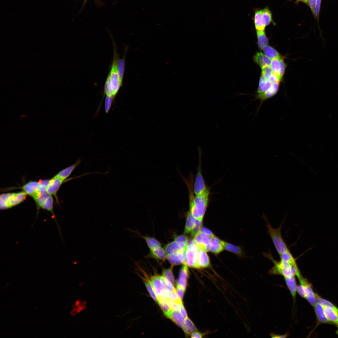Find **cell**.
<instances>
[{
  "label": "cell",
  "mask_w": 338,
  "mask_h": 338,
  "mask_svg": "<svg viewBox=\"0 0 338 338\" xmlns=\"http://www.w3.org/2000/svg\"><path fill=\"white\" fill-rule=\"evenodd\" d=\"M189 191L190 211L192 216L197 220L202 221L207 207L210 194L208 188L203 193L194 195L193 177L184 180Z\"/></svg>",
  "instance_id": "1"
},
{
  "label": "cell",
  "mask_w": 338,
  "mask_h": 338,
  "mask_svg": "<svg viewBox=\"0 0 338 338\" xmlns=\"http://www.w3.org/2000/svg\"><path fill=\"white\" fill-rule=\"evenodd\" d=\"M114 55L112 64L110 72L105 82L104 89L103 100L105 95L115 100L116 96L122 85L123 82L119 78L118 64L119 59L116 46L113 42Z\"/></svg>",
  "instance_id": "2"
},
{
  "label": "cell",
  "mask_w": 338,
  "mask_h": 338,
  "mask_svg": "<svg viewBox=\"0 0 338 338\" xmlns=\"http://www.w3.org/2000/svg\"><path fill=\"white\" fill-rule=\"evenodd\" d=\"M264 255L272 261L274 264L269 271L270 274H279L285 278L291 276H295L300 271L297 265L293 266L289 263L281 260L280 261H276L270 255L267 254Z\"/></svg>",
  "instance_id": "3"
},
{
  "label": "cell",
  "mask_w": 338,
  "mask_h": 338,
  "mask_svg": "<svg viewBox=\"0 0 338 338\" xmlns=\"http://www.w3.org/2000/svg\"><path fill=\"white\" fill-rule=\"evenodd\" d=\"M263 216L267 223L266 227L268 233L279 255L289 250L281 235V229L283 223H281L278 228H274L270 224L266 216L264 215Z\"/></svg>",
  "instance_id": "4"
},
{
  "label": "cell",
  "mask_w": 338,
  "mask_h": 338,
  "mask_svg": "<svg viewBox=\"0 0 338 338\" xmlns=\"http://www.w3.org/2000/svg\"><path fill=\"white\" fill-rule=\"evenodd\" d=\"M199 248L194 239L189 241L184 250L185 261L184 264L197 268L198 249Z\"/></svg>",
  "instance_id": "5"
},
{
  "label": "cell",
  "mask_w": 338,
  "mask_h": 338,
  "mask_svg": "<svg viewBox=\"0 0 338 338\" xmlns=\"http://www.w3.org/2000/svg\"><path fill=\"white\" fill-rule=\"evenodd\" d=\"M201 155H199L198 165L193 184V190L195 195L200 194L209 187L206 185L201 169Z\"/></svg>",
  "instance_id": "6"
},
{
  "label": "cell",
  "mask_w": 338,
  "mask_h": 338,
  "mask_svg": "<svg viewBox=\"0 0 338 338\" xmlns=\"http://www.w3.org/2000/svg\"><path fill=\"white\" fill-rule=\"evenodd\" d=\"M297 276L300 284L304 287L306 295L305 298L311 305L314 306L316 303V294L314 292L310 284L303 278L301 274Z\"/></svg>",
  "instance_id": "7"
},
{
  "label": "cell",
  "mask_w": 338,
  "mask_h": 338,
  "mask_svg": "<svg viewBox=\"0 0 338 338\" xmlns=\"http://www.w3.org/2000/svg\"><path fill=\"white\" fill-rule=\"evenodd\" d=\"M194 236V240L200 248L206 252L210 251L211 236L200 231Z\"/></svg>",
  "instance_id": "8"
},
{
  "label": "cell",
  "mask_w": 338,
  "mask_h": 338,
  "mask_svg": "<svg viewBox=\"0 0 338 338\" xmlns=\"http://www.w3.org/2000/svg\"><path fill=\"white\" fill-rule=\"evenodd\" d=\"M270 67L273 73L282 79L286 68V65L283 58L272 60Z\"/></svg>",
  "instance_id": "9"
},
{
  "label": "cell",
  "mask_w": 338,
  "mask_h": 338,
  "mask_svg": "<svg viewBox=\"0 0 338 338\" xmlns=\"http://www.w3.org/2000/svg\"><path fill=\"white\" fill-rule=\"evenodd\" d=\"M187 244V242H177L175 241L170 242L164 248L166 256L184 250Z\"/></svg>",
  "instance_id": "10"
},
{
  "label": "cell",
  "mask_w": 338,
  "mask_h": 338,
  "mask_svg": "<svg viewBox=\"0 0 338 338\" xmlns=\"http://www.w3.org/2000/svg\"><path fill=\"white\" fill-rule=\"evenodd\" d=\"M39 188V182L35 181H29L22 187L24 192L33 198L40 192Z\"/></svg>",
  "instance_id": "11"
},
{
  "label": "cell",
  "mask_w": 338,
  "mask_h": 338,
  "mask_svg": "<svg viewBox=\"0 0 338 338\" xmlns=\"http://www.w3.org/2000/svg\"><path fill=\"white\" fill-rule=\"evenodd\" d=\"M63 181L62 179L55 176L49 180L46 188L47 192L51 195H53L56 196L57 192Z\"/></svg>",
  "instance_id": "12"
},
{
  "label": "cell",
  "mask_w": 338,
  "mask_h": 338,
  "mask_svg": "<svg viewBox=\"0 0 338 338\" xmlns=\"http://www.w3.org/2000/svg\"><path fill=\"white\" fill-rule=\"evenodd\" d=\"M325 315L330 323L338 324V309L329 306H322Z\"/></svg>",
  "instance_id": "13"
},
{
  "label": "cell",
  "mask_w": 338,
  "mask_h": 338,
  "mask_svg": "<svg viewBox=\"0 0 338 338\" xmlns=\"http://www.w3.org/2000/svg\"><path fill=\"white\" fill-rule=\"evenodd\" d=\"M206 252L202 248L198 249L197 268L207 267L210 265L209 258Z\"/></svg>",
  "instance_id": "14"
},
{
  "label": "cell",
  "mask_w": 338,
  "mask_h": 338,
  "mask_svg": "<svg viewBox=\"0 0 338 338\" xmlns=\"http://www.w3.org/2000/svg\"><path fill=\"white\" fill-rule=\"evenodd\" d=\"M184 250L166 256V259L172 266L184 264L185 261Z\"/></svg>",
  "instance_id": "15"
},
{
  "label": "cell",
  "mask_w": 338,
  "mask_h": 338,
  "mask_svg": "<svg viewBox=\"0 0 338 338\" xmlns=\"http://www.w3.org/2000/svg\"><path fill=\"white\" fill-rule=\"evenodd\" d=\"M150 281L157 298L162 297L164 289L159 279V276L154 275L151 276Z\"/></svg>",
  "instance_id": "16"
},
{
  "label": "cell",
  "mask_w": 338,
  "mask_h": 338,
  "mask_svg": "<svg viewBox=\"0 0 338 338\" xmlns=\"http://www.w3.org/2000/svg\"><path fill=\"white\" fill-rule=\"evenodd\" d=\"M27 195L24 191L13 193L8 203V208H11L22 202L25 199Z\"/></svg>",
  "instance_id": "17"
},
{
  "label": "cell",
  "mask_w": 338,
  "mask_h": 338,
  "mask_svg": "<svg viewBox=\"0 0 338 338\" xmlns=\"http://www.w3.org/2000/svg\"><path fill=\"white\" fill-rule=\"evenodd\" d=\"M177 325L182 329L186 325L185 319L179 310H171L168 317Z\"/></svg>",
  "instance_id": "18"
},
{
  "label": "cell",
  "mask_w": 338,
  "mask_h": 338,
  "mask_svg": "<svg viewBox=\"0 0 338 338\" xmlns=\"http://www.w3.org/2000/svg\"><path fill=\"white\" fill-rule=\"evenodd\" d=\"M253 60L261 68L270 66L272 60L262 52H257L253 56Z\"/></svg>",
  "instance_id": "19"
},
{
  "label": "cell",
  "mask_w": 338,
  "mask_h": 338,
  "mask_svg": "<svg viewBox=\"0 0 338 338\" xmlns=\"http://www.w3.org/2000/svg\"><path fill=\"white\" fill-rule=\"evenodd\" d=\"M224 241L220 240L215 235L211 237L210 251L215 253H218L224 249Z\"/></svg>",
  "instance_id": "20"
},
{
  "label": "cell",
  "mask_w": 338,
  "mask_h": 338,
  "mask_svg": "<svg viewBox=\"0 0 338 338\" xmlns=\"http://www.w3.org/2000/svg\"><path fill=\"white\" fill-rule=\"evenodd\" d=\"M81 160H77L74 164L63 169L59 172L56 176L64 181L71 174L74 169L80 163Z\"/></svg>",
  "instance_id": "21"
},
{
  "label": "cell",
  "mask_w": 338,
  "mask_h": 338,
  "mask_svg": "<svg viewBox=\"0 0 338 338\" xmlns=\"http://www.w3.org/2000/svg\"><path fill=\"white\" fill-rule=\"evenodd\" d=\"M284 279L292 297L294 299L297 292V287L294 276L285 277Z\"/></svg>",
  "instance_id": "22"
},
{
  "label": "cell",
  "mask_w": 338,
  "mask_h": 338,
  "mask_svg": "<svg viewBox=\"0 0 338 338\" xmlns=\"http://www.w3.org/2000/svg\"><path fill=\"white\" fill-rule=\"evenodd\" d=\"M314 307L318 322L322 323H330L325 315L323 306L317 303Z\"/></svg>",
  "instance_id": "23"
},
{
  "label": "cell",
  "mask_w": 338,
  "mask_h": 338,
  "mask_svg": "<svg viewBox=\"0 0 338 338\" xmlns=\"http://www.w3.org/2000/svg\"><path fill=\"white\" fill-rule=\"evenodd\" d=\"M254 23L256 30L264 31L266 26L264 24L262 17V10H256L254 18Z\"/></svg>",
  "instance_id": "24"
},
{
  "label": "cell",
  "mask_w": 338,
  "mask_h": 338,
  "mask_svg": "<svg viewBox=\"0 0 338 338\" xmlns=\"http://www.w3.org/2000/svg\"><path fill=\"white\" fill-rule=\"evenodd\" d=\"M186 220L184 231V233L186 234L191 232L195 227L197 222V220L192 216L190 211L187 213Z\"/></svg>",
  "instance_id": "25"
},
{
  "label": "cell",
  "mask_w": 338,
  "mask_h": 338,
  "mask_svg": "<svg viewBox=\"0 0 338 338\" xmlns=\"http://www.w3.org/2000/svg\"><path fill=\"white\" fill-rule=\"evenodd\" d=\"M262 49L264 54L271 60L282 58L276 49L269 45L264 46Z\"/></svg>",
  "instance_id": "26"
},
{
  "label": "cell",
  "mask_w": 338,
  "mask_h": 338,
  "mask_svg": "<svg viewBox=\"0 0 338 338\" xmlns=\"http://www.w3.org/2000/svg\"><path fill=\"white\" fill-rule=\"evenodd\" d=\"M151 254L154 258L161 260H164L166 257L165 249L161 246L151 250Z\"/></svg>",
  "instance_id": "27"
},
{
  "label": "cell",
  "mask_w": 338,
  "mask_h": 338,
  "mask_svg": "<svg viewBox=\"0 0 338 338\" xmlns=\"http://www.w3.org/2000/svg\"><path fill=\"white\" fill-rule=\"evenodd\" d=\"M50 195L46 191L42 192H39L33 198L38 208L40 207L42 208L46 200Z\"/></svg>",
  "instance_id": "28"
},
{
  "label": "cell",
  "mask_w": 338,
  "mask_h": 338,
  "mask_svg": "<svg viewBox=\"0 0 338 338\" xmlns=\"http://www.w3.org/2000/svg\"><path fill=\"white\" fill-rule=\"evenodd\" d=\"M258 44L259 48L262 49L268 44L269 40L264 31L256 30Z\"/></svg>",
  "instance_id": "29"
},
{
  "label": "cell",
  "mask_w": 338,
  "mask_h": 338,
  "mask_svg": "<svg viewBox=\"0 0 338 338\" xmlns=\"http://www.w3.org/2000/svg\"><path fill=\"white\" fill-rule=\"evenodd\" d=\"M158 303L165 315L168 318L171 310L166 301V299L163 296L157 298Z\"/></svg>",
  "instance_id": "30"
},
{
  "label": "cell",
  "mask_w": 338,
  "mask_h": 338,
  "mask_svg": "<svg viewBox=\"0 0 338 338\" xmlns=\"http://www.w3.org/2000/svg\"><path fill=\"white\" fill-rule=\"evenodd\" d=\"M281 260L287 262L293 266L297 265L295 259L289 250L279 255Z\"/></svg>",
  "instance_id": "31"
},
{
  "label": "cell",
  "mask_w": 338,
  "mask_h": 338,
  "mask_svg": "<svg viewBox=\"0 0 338 338\" xmlns=\"http://www.w3.org/2000/svg\"><path fill=\"white\" fill-rule=\"evenodd\" d=\"M262 17L263 23L266 26L273 22L272 13L268 8L262 10Z\"/></svg>",
  "instance_id": "32"
},
{
  "label": "cell",
  "mask_w": 338,
  "mask_h": 338,
  "mask_svg": "<svg viewBox=\"0 0 338 338\" xmlns=\"http://www.w3.org/2000/svg\"><path fill=\"white\" fill-rule=\"evenodd\" d=\"M13 193H7L1 195L0 207L1 209L8 208V203Z\"/></svg>",
  "instance_id": "33"
},
{
  "label": "cell",
  "mask_w": 338,
  "mask_h": 338,
  "mask_svg": "<svg viewBox=\"0 0 338 338\" xmlns=\"http://www.w3.org/2000/svg\"><path fill=\"white\" fill-rule=\"evenodd\" d=\"M186 325L182 329L187 335L195 332L197 329L192 321L188 317L185 319Z\"/></svg>",
  "instance_id": "34"
},
{
  "label": "cell",
  "mask_w": 338,
  "mask_h": 338,
  "mask_svg": "<svg viewBox=\"0 0 338 338\" xmlns=\"http://www.w3.org/2000/svg\"><path fill=\"white\" fill-rule=\"evenodd\" d=\"M144 238L150 250L161 246L160 243L154 238L145 237Z\"/></svg>",
  "instance_id": "35"
},
{
  "label": "cell",
  "mask_w": 338,
  "mask_h": 338,
  "mask_svg": "<svg viewBox=\"0 0 338 338\" xmlns=\"http://www.w3.org/2000/svg\"><path fill=\"white\" fill-rule=\"evenodd\" d=\"M224 249L228 251L238 254L241 255L242 254L241 248L235 246L225 242H224Z\"/></svg>",
  "instance_id": "36"
},
{
  "label": "cell",
  "mask_w": 338,
  "mask_h": 338,
  "mask_svg": "<svg viewBox=\"0 0 338 338\" xmlns=\"http://www.w3.org/2000/svg\"><path fill=\"white\" fill-rule=\"evenodd\" d=\"M146 287L151 297L156 302L158 303L157 297L155 293L150 280L148 279L145 280L144 282Z\"/></svg>",
  "instance_id": "37"
},
{
  "label": "cell",
  "mask_w": 338,
  "mask_h": 338,
  "mask_svg": "<svg viewBox=\"0 0 338 338\" xmlns=\"http://www.w3.org/2000/svg\"><path fill=\"white\" fill-rule=\"evenodd\" d=\"M125 67V58H122L119 59L118 64V70L120 80L122 82H123Z\"/></svg>",
  "instance_id": "38"
},
{
  "label": "cell",
  "mask_w": 338,
  "mask_h": 338,
  "mask_svg": "<svg viewBox=\"0 0 338 338\" xmlns=\"http://www.w3.org/2000/svg\"><path fill=\"white\" fill-rule=\"evenodd\" d=\"M172 265L170 268L163 271L162 276L171 282L173 285L174 283V278L172 272Z\"/></svg>",
  "instance_id": "39"
},
{
  "label": "cell",
  "mask_w": 338,
  "mask_h": 338,
  "mask_svg": "<svg viewBox=\"0 0 338 338\" xmlns=\"http://www.w3.org/2000/svg\"><path fill=\"white\" fill-rule=\"evenodd\" d=\"M53 199L50 195L46 200L42 208L51 212L53 214Z\"/></svg>",
  "instance_id": "40"
},
{
  "label": "cell",
  "mask_w": 338,
  "mask_h": 338,
  "mask_svg": "<svg viewBox=\"0 0 338 338\" xmlns=\"http://www.w3.org/2000/svg\"><path fill=\"white\" fill-rule=\"evenodd\" d=\"M188 274V265L187 264H183L180 270L179 279L187 281Z\"/></svg>",
  "instance_id": "41"
},
{
  "label": "cell",
  "mask_w": 338,
  "mask_h": 338,
  "mask_svg": "<svg viewBox=\"0 0 338 338\" xmlns=\"http://www.w3.org/2000/svg\"><path fill=\"white\" fill-rule=\"evenodd\" d=\"M261 69V76L264 79H268L269 77L273 73L270 66H266Z\"/></svg>",
  "instance_id": "42"
},
{
  "label": "cell",
  "mask_w": 338,
  "mask_h": 338,
  "mask_svg": "<svg viewBox=\"0 0 338 338\" xmlns=\"http://www.w3.org/2000/svg\"><path fill=\"white\" fill-rule=\"evenodd\" d=\"M316 302L322 306H329L333 308L335 306L330 301L325 300L316 294Z\"/></svg>",
  "instance_id": "43"
},
{
  "label": "cell",
  "mask_w": 338,
  "mask_h": 338,
  "mask_svg": "<svg viewBox=\"0 0 338 338\" xmlns=\"http://www.w3.org/2000/svg\"><path fill=\"white\" fill-rule=\"evenodd\" d=\"M114 101L115 100L112 98L105 96V112L106 113H108L109 112Z\"/></svg>",
  "instance_id": "44"
},
{
  "label": "cell",
  "mask_w": 338,
  "mask_h": 338,
  "mask_svg": "<svg viewBox=\"0 0 338 338\" xmlns=\"http://www.w3.org/2000/svg\"><path fill=\"white\" fill-rule=\"evenodd\" d=\"M166 301L172 310L179 311L180 305L177 303L170 299H166Z\"/></svg>",
  "instance_id": "45"
},
{
  "label": "cell",
  "mask_w": 338,
  "mask_h": 338,
  "mask_svg": "<svg viewBox=\"0 0 338 338\" xmlns=\"http://www.w3.org/2000/svg\"><path fill=\"white\" fill-rule=\"evenodd\" d=\"M202 223V221H198L197 220L196 225L190 233L192 236H195V234L199 230L201 227Z\"/></svg>",
  "instance_id": "46"
},
{
  "label": "cell",
  "mask_w": 338,
  "mask_h": 338,
  "mask_svg": "<svg viewBox=\"0 0 338 338\" xmlns=\"http://www.w3.org/2000/svg\"><path fill=\"white\" fill-rule=\"evenodd\" d=\"M176 288L177 294L180 299L182 300L185 289L177 284Z\"/></svg>",
  "instance_id": "47"
},
{
  "label": "cell",
  "mask_w": 338,
  "mask_h": 338,
  "mask_svg": "<svg viewBox=\"0 0 338 338\" xmlns=\"http://www.w3.org/2000/svg\"><path fill=\"white\" fill-rule=\"evenodd\" d=\"M174 241L177 242H185L188 243L187 237L183 235L175 236L174 238Z\"/></svg>",
  "instance_id": "48"
},
{
  "label": "cell",
  "mask_w": 338,
  "mask_h": 338,
  "mask_svg": "<svg viewBox=\"0 0 338 338\" xmlns=\"http://www.w3.org/2000/svg\"><path fill=\"white\" fill-rule=\"evenodd\" d=\"M321 0H316L315 6L313 11L314 14L316 17L319 16Z\"/></svg>",
  "instance_id": "49"
},
{
  "label": "cell",
  "mask_w": 338,
  "mask_h": 338,
  "mask_svg": "<svg viewBox=\"0 0 338 338\" xmlns=\"http://www.w3.org/2000/svg\"><path fill=\"white\" fill-rule=\"evenodd\" d=\"M297 292L298 293L301 297L303 298H305L306 295L305 289L302 285L300 284L297 286Z\"/></svg>",
  "instance_id": "50"
},
{
  "label": "cell",
  "mask_w": 338,
  "mask_h": 338,
  "mask_svg": "<svg viewBox=\"0 0 338 338\" xmlns=\"http://www.w3.org/2000/svg\"><path fill=\"white\" fill-rule=\"evenodd\" d=\"M165 285L166 289L171 291L177 293L176 289L174 287L173 284L166 278L165 279Z\"/></svg>",
  "instance_id": "51"
},
{
  "label": "cell",
  "mask_w": 338,
  "mask_h": 338,
  "mask_svg": "<svg viewBox=\"0 0 338 338\" xmlns=\"http://www.w3.org/2000/svg\"><path fill=\"white\" fill-rule=\"evenodd\" d=\"M179 311L185 319L188 317L186 311L182 304L180 305Z\"/></svg>",
  "instance_id": "52"
},
{
  "label": "cell",
  "mask_w": 338,
  "mask_h": 338,
  "mask_svg": "<svg viewBox=\"0 0 338 338\" xmlns=\"http://www.w3.org/2000/svg\"><path fill=\"white\" fill-rule=\"evenodd\" d=\"M187 283V281L179 279L177 281V284L182 287L185 289H186Z\"/></svg>",
  "instance_id": "53"
},
{
  "label": "cell",
  "mask_w": 338,
  "mask_h": 338,
  "mask_svg": "<svg viewBox=\"0 0 338 338\" xmlns=\"http://www.w3.org/2000/svg\"><path fill=\"white\" fill-rule=\"evenodd\" d=\"M199 231L208 234L211 237L214 235L210 230L205 228L201 227Z\"/></svg>",
  "instance_id": "54"
},
{
  "label": "cell",
  "mask_w": 338,
  "mask_h": 338,
  "mask_svg": "<svg viewBox=\"0 0 338 338\" xmlns=\"http://www.w3.org/2000/svg\"><path fill=\"white\" fill-rule=\"evenodd\" d=\"M316 0H308V3L313 11L316 5Z\"/></svg>",
  "instance_id": "55"
},
{
  "label": "cell",
  "mask_w": 338,
  "mask_h": 338,
  "mask_svg": "<svg viewBox=\"0 0 338 338\" xmlns=\"http://www.w3.org/2000/svg\"><path fill=\"white\" fill-rule=\"evenodd\" d=\"M191 337L192 338H202V335L199 332L195 331L192 333Z\"/></svg>",
  "instance_id": "56"
},
{
  "label": "cell",
  "mask_w": 338,
  "mask_h": 338,
  "mask_svg": "<svg viewBox=\"0 0 338 338\" xmlns=\"http://www.w3.org/2000/svg\"><path fill=\"white\" fill-rule=\"evenodd\" d=\"M170 291L167 289H164L163 296L166 299H170Z\"/></svg>",
  "instance_id": "57"
},
{
  "label": "cell",
  "mask_w": 338,
  "mask_h": 338,
  "mask_svg": "<svg viewBox=\"0 0 338 338\" xmlns=\"http://www.w3.org/2000/svg\"><path fill=\"white\" fill-rule=\"evenodd\" d=\"M286 335H273L272 337L273 338H285L286 337Z\"/></svg>",
  "instance_id": "58"
},
{
  "label": "cell",
  "mask_w": 338,
  "mask_h": 338,
  "mask_svg": "<svg viewBox=\"0 0 338 338\" xmlns=\"http://www.w3.org/2000/svg\"><path fill=\"white\" fill-rule=\"evenodd\" d=\"M299 1H301L306 3H307L308 0H298Z\"/></svg>",
  "instance_id": "59"
},
{
  "label": "cell",
  "mask_w": 338,
  "mask_h": 338,
  "mask_svg": "<svg viewBox=\"0 0 338 338\" xmlns=\"http://www.w3.org/2000/svg\"><path fill=\"white\" fill-rule=\"evenodd\" d=\"M337 312H338V309H337ZM337 325L338 326V324ZM337 333H338V330H337Z\"/></svg>",
  "instance_id": "60"
}]
</instances>
